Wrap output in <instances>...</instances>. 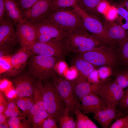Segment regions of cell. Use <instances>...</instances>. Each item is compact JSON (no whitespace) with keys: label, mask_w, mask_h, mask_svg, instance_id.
I'll use <instances>...</instances> for the list:
<instances>
[{"label":"cell","mask_w":128,"mask_h":128,"mask_svg":"<svg viewBox=\"0 0 128 128\" xmlns=\"http://www.w3.org/2000/svg\"><path fill=\"white\" fill-rule=\"evenodd\" d=\"M63 40L68 52L76 54L91 50L101 42L83 28L68 32Z\"/></svg>","instance_id":"cell-1"},{"label":"cell","mask_w":128,"mask_h":128,"mask_svg":"<svg viewBox=\"0 0 128 128\" xmlns=\"http://www.w3.org/2000/svg\"><path fill=\"white\" fill-rule=\"evenodd\" d=\"M41 18L67 32L79 28H84L81 17L73 7L72 9L49 10Z\"/></svg>","instance_id":"cell-2"},{"label":"cell","mask_w":128,"mask_h":128,"mask_svg":"<svg viewBox=\"0 0 128 128\" xmlns=\"http://www.w3.org/2000/svg\"><path fill=\"white\" fill-rule=\"evenodd\" d=\"M29 66L30 73L41 80H46L56 74L55 66L61 59L30 53Z\"/></svg>","instance_id":"cell-3"},{"label":"cell","mask_w":128,"mask_h":128,"mask_svg":"<svg viewBox=\"0 0 128 128\" xmlns=\"http://www.w3.org/2000/svg\"><path fill=\"white\" fill-rule=\"evenodd\" d=\"M41 87L45 110L49 117L57 121L58 117L66 108L65 104L54 83L47 82L42 84Z\"/></svg>","instance_id":"cell-4"},{"label":"cell","mask_w":128,"mask_h":128,"mask_svg":"<svg viewBox=\"0 0 128 128\" xmlns=\"http://www.w3.org/2000/svg\"><path fill=\"white\" fill-rule=\"evenodd\" d=\"M27 49L33 54L57 57L61 60L68 52L63 39H55L46 42L36 41Z\"/></svg>","instance_id":"cell-5"},{"label":"cell","mask_w":128,"mask_h":128,"mask_svg":"<svg viewBox=\"0 0 128 128\" xmlns=\"http://www.w3.org/2000/svg\"><path fill=\"white\" fill-rule=\"evenodd\" d=\"M77 54L76 57L83 59L95 66H111L115 62V56L111 48L105 45Z\"/></svg>","instance_id":"cell-6"},{"label":"cell","mask_w":128,"mask_h":128,"mask_svg":"<svg viewBox=\"0 0 128 128\" xmlns=\"http://www.w3.org/2000/svg\"><path fill=\"white\" fill-rule=\"evenodd\" d=\"M82 19L84 28L95 38L106 44L112 43L107 37L103 26L98 19L88 14L77 5L73 7Z\"/></svg>","instance_id":"cell-7"},{"label":"cell","mask_w":128,"mask_h":128,"mask_svg":"<svg viewBox=\"0 0 128 128\" xmlns=\"http://www.w3.org/2000/svg\"><path fill=\"white\" fill-rule=\"evenodd\" d=\"M53 80L54 84L69 113H74L77 109L81 110V104L75 95L72 82L58 77H55Z\"/></svg>","instance_id":"cell-8"},{"label":"cell","mask_w":128,"mask_h":128,"mask_svg":"<svg viewBox=\"0 0 128 128\" xmlns=\"http://www.w3.org/2000/svg\"><path fill=\"white\" fill-rule=\"evenodd\" d=\"M123 89L114 81L112 82L109 79L96 93L103 101L105 105H117L122 97Z\"/></svg>","instance_id":"cell-9"},{"label":"cell","mask_w":128,"mask_h":128,"mask_svg":"<svg viewBox=\"0 0 128 128\" xmlns=\"http://www.w3.org/2000/svg\"><path fill=\"white\" fill-rule=\"evenodd\" d=\"M0 23V50H9L18 41L14 25L7 12L5 19Z\"/></svg>","instance_id":"cell-10"},{"label":"cell","mask_w":128,"mask_h":128,"mask_svg":"<svg viewBox=\"0 0 128 128\" xmlns=\"http://www.w3.org/2000/svg\"><path fill=\"white\" fill-rule=\"evenodd\" d=\"M16 36L21 47L26 49L36 40L37 32L34 24L25 20L16 25Z\"/></svg>","instance_id":"cell-11"},{"label":"cell","mask_w":128,"mask_h":128,"mask_svg":"<svg viewBox=\"0 0 128 128\" xmlns=\"http://www.w3.org/2000/svg\"><path fill=\"white\" fill-rule=\"evenodd\" d=\"M37 36L42 35L52 40H62L67 32L62 30L48 20L41 18L35 23Z\"/></svg>","instance_id":"cell-12"},{"label":"cell","mask_w":128,"mask_h":128,"mask_svg":"<svg viewBox=\"0 0 128 128\" xmlns=\"http://www.w3.org/2000/svg\"><path fill=\"white\" fill-rule=\"evenodd\" d=\"M52 0H39L30 8L22 11L23 19L34 24L49 10Z\"/></svg>","instance_id":"cell-13"},{"label":"cell","mask_w":128,"mask_h":128,"mask_svg":"<svg viewBox=\"0 0 128 128\" xmlns=\"http://www.w3.org/2000/svg\"><path fill=\"white\" fill-rule=\"evenodd\" d=\"M30 54V52L26 48L21 47L12 56L10 68L5 73L7 76L12 77L20 73L25 67Z\"/></svg>","instance_id":"cell-14"},{"label":"cell","mask_w":128,"mask_h":128,"mask_svg":"<svg viewBox=\"0 0 128 128\" xmlns=\"http://www.w3.org/2000/svg\"><path fill=\"white\" fill-rule=\"evenodd\" d=\"M14 83L18 97L34 98L36 83L29 76L25 75L19 76L15 79Z\"/></svg>","instance_id":"cell-15"},{"label":"cell","mask_w":128,"mask_h":128,"mask_svg":"<svg viewBox=\"0 0 128 128\" xmlns=\"http://www.w3.org/2000/svg\"><path fill=\"white\" fill-rule=\"evenodd\" d=\"M80 100V110L84 114H94L106 106L98 96L94 93L85 95Z\"/></svg>","instance_id":"cell-16"},{"label":"cell","mask_w":128,"mask_h":128,"mask_svg":"<svg viewBox=\"0 0 128 128\" xmlns=\"http://www.w3.org/2000/svg\"><path fill=\"white\" fill-rule=\"evenodd\" d=\"M108 79L99 82L91 84L86 81L78 82H72L75 95L79 100L84 96L92 93L96 94L98 90L107 82Z\"/></svg>","instance_id":"cell-17"},{"label":"cell","mask_w":128,"mask_h":128,"mask_svg":"<svg viewBox=\"0 0 128 128\" xmlns=\"http://www.w3.org/2000/svg\"><path fill=\"white\" fill-rule=\"evenodd\" d=\"M109 24L104 26L107 37L112 43L116 42L121 45L128 38V32L120 24Z\"/></svg>","instance_id":"cell-18"},{"label":"cell","mask_w":128,"mask_h":128,"mask_svg":"<svg viewBox=\"0 0 128 128\" xmlns=\"http://www.w3.org/2000/svg\"><path fill=\"white\" fill-rule=\"evenodd\" d=\"M73 64L78 72V76L73 82H77L86 81L88 76L96 70L95 66L82 59L76 57Z\"/></svg>","instance_id":"cell-19"},{"label":"cell","mask_w":128,"mask_h":128,"mask_svg":"<svg viewBox=\"0 0 128 128\" xmlns=\"http://www.w3.org/2000/svg\"><path fill=\"white\" fill-rule=\"evenodd\" d=\"M41 80H39L36 83L34 91V103L30 112L27 116L28 121L31 122L33 115L37 112L45 110L41 89Z\"/></svg>","instance_id":"cell-20"},{"label":"cell","mask_w":128,"mask_h":128,"mask_svg":"<svg viewBox=\"0 0 128 128\" xmlns=\"http://www.w3.org/2000/svg\"><path fill=\"white\" fill-rule=\"evenodd\" d=\"M6 11L8 15L16 25L24 22L22 12L18 9L16 3L13 0H4Z\"/></svg>","instance_id":"cell-21"},{"label":"cell","mask_w":128,"mask_h":128,"mask_svg":"<svg viewBox=\"0 0 128 128\" xmlns=\"http://www.w3.org/2000/svg\"><path fill=\"white\" fill-rule=\"evenodd\" d=\"M107 0H78L77 5L86 13L98 18L99 14L98 7L102 2Z\"/></svg>","instance_id":"cell-22"},{"label":"cell","mask_w":128,"mask_h":128,"mask_svg":"<svg viewBox=\"0 0 128 128\" xmlns=\"http://www.w3.org/2000/svg\"><path fill=\"white\" fill-rule=\"evenodd\" d=\"M79 109L75 110L76 115V128H97V125L87 116L83 114Z\"/></svg>","instance_id":"cell-23"},{"label":"cell","mask_w":128,"mask_h":128,"mask_svg":"<svg viewBox=\"0 0 128 128\" xmlns=\"http://www.w3.org/2000/svg\"><path fill=\"white\" fill-rule=\"evenodd\" d=\"M57 121L59 128H76L75 122L70 116L69 110L67 107L58 117Z\"/></svg>","instance_id":"cell-24"},{"label":"cell","mask_w":128,"mask_h":128,"mask_svg":"<svg viewBox=\"0 0 128 128\" xmlns=\"http://www.w3.org/2000/svg\"><path fill=\"white\" fill-rule=\"evenodd\" d=\"M119 104V109L117 110L119 118L126 116L128 113V87L123 91Z\"/></svg>","instance_id":"cell-25"},{"label":"cell","mask_w":128,"mask_h":128,"mask_svg":"<svg viewBox=\"0 0 128 128\" xmlns=\"http://www.w3.org/2000/svg\"><path fill=\"white\" fill-rule=\"evenodd\" d=\"M78 0H52L50 10L73 7L76 5Z\"/></svg>","instance_id":"cell-26"},{"label":"cell","mask_w":128,"mask_h":128,"mask_svg":"<svg viewBox=\"0 0 128 128\" xmlns=\"http://www.w3.org/2000/svg\"><path fill=\"white\" fill-rule=\"evenodd\" d=\"M105 107L94 114L93 118L94 120L100 124L103 128H107L110 127L111 123L106 114L105 110Z\"/></svg>","instance_id":"cell-27"},{"label":"cell","mask_w":128,"mask_h":128,"mask_svg":"<svg viewBox=\"0 0 128 128\" xmlns=\"http://www.w3.org/2000/svg\"><path fill=\"white\" fill-rule=\"evenodd\" d=\"M49 117V115L45 110H40L32 117L31 122L33 128H40L44 121Z\"/></svg>","instance_id":"cell-28"},{"label":"cell","mask_w":128,"mask_h":128,"mask_svg":"<svg viewBox=\"0 0 128 128\" xmlns=\"http://www.w3.org/2000/svg\"><path fill=\"white\" fill-rule=\"evenodd\" d=\"M117 12L120 16V24L128 32V11L123 7H119L118 8Z\"/></svg>","instance_id":"cell-29"},{"label":"cell","mask_w":128,"mask_h":128,"mask_svg":"<svg viewBox=\"0 0 128 128\" xmlns=\"http://www.w3.org/2000/svg\"><path fill=\"white\" fill-rule=\"evenodd\" d=\"M12 56L5 55L0 58V73H6L10 68Z\"/></svg>","instance_id":"cell-30"},{"label":"cell","mask_w":128,"mask_h":128,"mask_svg":"<svg viewBox=\"0 0 128 128\" xmlns=\"http://www.w3.org/2000/svg\"><path fill=\"white\" fill-rule=\"evenodd\" d=\"M20 118L18 117L10 118L7 122L9 128H26L30 127V125L27 123L21 122L20 121Z\"/></svg>","instance_id":"cell-31"},{"label":"cell","mask_w":128,"mask_h":128,"mask_svg":"<svg viewBox=\"0 0 128 128\" xmlns=\"http://www.w3.org/2000/svg\"><path fill=\"white\" fill-rule=\"evenodd\" d=\"M22 12L31 8L39 0H13Z\"/></svg>","instance_id":"cell-32"},{"label":"cell","mask_w":128,"mask_h":128,"mask_svg":"<svg viewBox=\"0 0 128 128\" xmlns=\"http://www.w3.org/2000/svg\"><path fill=\"white\" fill-rule=\"evenodd\" d=\"M116 105H109L105 107L106 114L111 123L114 119H118L116 110Z\"/></svg>","instance_id":"cell-33"},{"label":"cell","mask_w":128,"mask_h":128,"mask_svg":"<svg viewBox=\"0 0 128 128\" xmlns=\"http://www.w3.org/2000/svg\"><path fill=\"white\" fill-rule=\"evenodd\" d=\"M110 128H128V116L119 118L110 126Z\"/></svg>","instance_id":"cell-34"},{"label":"cell","mask_w":128,"mask_h":128,"mask_svg":"<svg viewBox=\"0 0 128 128\" xmlns=\"http://www.w3.org/2000/svg\"><path fill=\"white\" fill-rule=\"evenodd\" d=\"M120 45L123 59L126 63H128V38Z\"/></svg>","instance_id":"cell-35"},{"label":"cell","mask_w":128,"mask_h":128,"mask_svg":"<svg viewBox=\"0 0 128 128\" xmlns=\"http://www.w3.org/2000/svg\"><path fill=\"white\" fill-rule=\"evenodd\" d=\"M56 121L54 118L48 117L43 121L40 128H57Z\"/></svg>","instance_id":"cell-36"},{"label":"cell","mask_w":128,"mask_h":128,"mask_svg":"<svg viewBox=\"0 0 128 128\" xmlns=\"http://www.w3.org/2000/svg\"><path fill=\"white\" fill-rule=\"evenodd\" d=\"M108 68L106 67L100 68L98 70L99 74L101 80L108 79L111 75V72Z\"/></svg>","instance_id":"cell-37"},{"label":"cell","mask_w":128,"mask_h":128,"mask_svg":"<svg viewBox=\"0 0 128 128\" xmlns=\"http://www.w3.org/2000/svg\"><path fill=\"white\" fill-rule=\"evenodd\" d=\"M12 87L11 82L8 79L4 78L0 81V91L4 92L8 90Z\"/></svg>","instance_id":"cell-38"},{"label":"cell","mask_w":128,"mask_h":128,"mask_svg":"<svg viewBox=\"0 0 128 128\" xmlns=\"http://www.w3.org/2000/svg\"><path fill=\"white\" fill-rule=\"evenodd\" d=\"M89 82L92 83H96L100 82L101 81L100 80V78L98 71L95 70L88 77Z\"/></svg>","instance_id":"cell-39"},{"label":"cell","mask_w":128,"mask_h":128,"mask_svg":"<svg viewBox=\"0 0 128 128\" xmlns=\"http://www.w3.org/2000/svg\"><path fill=\"white\" fill-rule=\"evenodd\" d=\"M16 101L17 105L23 111V114L26 116V106L25 97H18Z\"/></svg>","instance_id":"cell-40"},{"label":"cell","mask_w":128,"mask_h":128,"mask_svg":"<svg viewBox=\"0 0 128 128\" xmlns=\"http://www.w3.org/2000/svg\"><path fill=\"white\" fill-rule=\"evenodd\" d=\"M9 102L3 95L2 92H0V114L3 113L6 108Z\"/></svg>","instance_id":"cell-41"},{"label":"cell","mask_w":128,"mask_h":128,"mask_svg":"<svg viewBox=\"0 0 128 128\" xmlns=\"http://www.w3.org/2000/svg\"><path fill=\"white\" fill-rule=\"evenodd\" d=\"M4 113L7 117L10 118L18 117L19 114L22 116H23L20 113L19 111H17L7 108L5 109Z\"/></svg>","instance_id":"cell-42"},{"label":"cell","mask_w":128,"mask_h":128,"mask_svg":"<svg viewBox=\"0 0 128 128\" xmlns=\"http://www.w3.org/2000/svg\"><path fill=\"white\" fill-rule=\"evenodd\" d=\"M6 12L4 0H0V23L5 19Z\"/></svg>","instance_id":"cell-43"},{"label":"cell","mask_w":128,"mask_h":128,"mask_svg":"<svg viewBox=\"0 0 128 128\" xmlns=\"http://www.w3.org/2000/svg\"><path fill=\"white\" fill-rule=\"evenodd\" d=\"M128 79V72H126L118 75L114 81L118 84Z\"/></svg>","instance_id":"cell-44"},{"label":"cell","mask_w":128,"mask_h":128,"mask_svg":"<svg viewBox=\"0 0 128 128\" xmlns=\"http://www.w3.org/2000/svg\"><path fill=\"white\" fill-rule=\"evenodd\" d=\"M26 102V116L29 114L34 103L33 98L30 97H24Z\"/></svg>","instance_id":"cell-45"},{"label":"cell","mask_w":128,"mask_h":128,"mask_svg":"<svg viewBox=\"0 0 128 128\" xmlns=\"http://www.w3.org/2000/svg\"><path fill=\"white\" fill-rule=\"evenodd\" d=\"M4 92L6 97L8 99H14L18 97L15 89H14L12 87Z\"/></svg>","instance_id":"cell-46"},{"label":"cell","mask_w":128,"mask_h":128,"mask_svg":"<svg viewBox=\"0 0 128 128\" xmlns=\"http://www.w3.org/2000/svg\"><path fill=\"white\" fill-rule=\"evenodd\" d=\"M6 108L19 111L18 106L16 105L14 102L12 101L9 102Z\"/></svg>","instance_id":"cell-47"},{"label":"cell","mask_w":128,"mask_h":128,"mask_svg":"<svg viewBox=\"0 0 128 128\" xmlns=\"http://www.w3.org/2000/svg\"><path fill=\"white\" fill-rule=\"evenodd\" d=\"M123 89L128 87V79L118 84Z\"/></svg>","instance_id":"cell-48"},{"label":"cell","mask_w":128,"mask_h":128,"mask_svg":"<svg viewBox=\"0 0 128 128\" xmlns=\"http://www.w3.org/2000/svg\"><path fill=\"white\" fill-rule=\"evenodd\" d=\"M7 117L4 113L0 114V123L6 122Z\"/></svg>","instance_id":"cell-49"},{"label":"cell","mask_w":128,"mask_h":128,"mask_svg":"<svg viewBox=\"0 0 128 128\" xmlns=\"http://www.w3.org/2000/svg\"><path fill=\"white\" fill-rule=\"evenodd\" d=\"M0 128H8L9 126L7 123H0Z\"/></svg>","instance_id":"cell-50"},{"label":"cell","mask_w":128,"mask_h":128,"mask_svg":"<svg viewBox=\"0 0 128 128\" xmlns=\"http://www.w3.org/2000/svg\"><path fill=\"white\" fill-rule=\"evenodd\" d=\"M123 5L126 7L128 11V0H124L123 3Z\"/></svg>","instance_id":"cell-51"},{"label":"cell","mask_w":128,"mask_h":128,"mask_svg":"<svg viewBox=\"0 0 128 128\" xmlns=\"http://www.w3.org/2000/svg\"><path fill=\"white\" fill-rule=\"evenodd\" d=\"M128 116V114H127V116Z\"/></svg>","instance_id":"cell-52"}]
</instances>
